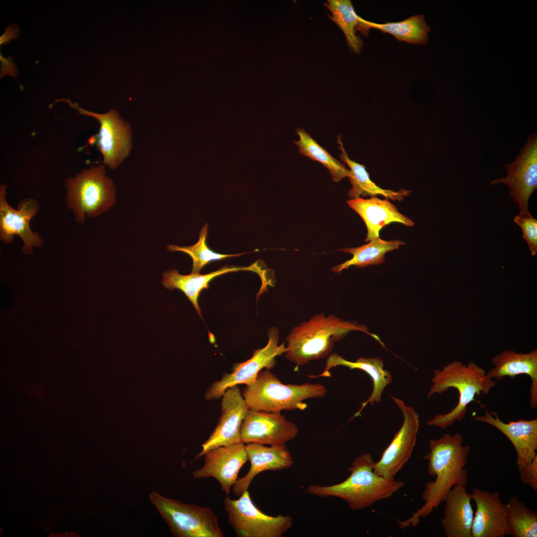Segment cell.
<instances>
[{"label":"cell","instance_id":"obj_1","mask_svg":"<svg viewBox=\"0 0 537 537\" xmlns=\"http://www.w3.org/2000/svg\"><path fill=\"white\" fill-rule=\"evenodd\" d=\"M459 433H447L438 439L429 441V452L423 456L428 461L429 475L434 481L426 483L422 494L423 505L403 521H398L400 528L416 527L422 518L430 515L445 501L451 488L457 485L466 486L468 475L465 466L471 450L463 445Z\"/></svg>","mask_w":537,"mask_h":537},{"label":"cell","instance_id":"obj_2","mask_svg":"<svg viewBox=\"0 0 537 537\" xmlns=\"http://www.w3.org/2000/svg\"><path fill=\"white\" fill-rule=\"evenodd\" d=\"M375 462L368 452L356 457L350 467V476L343 482L329 486H309L306 492L321 498L335 497L345 501L356 511L370 507L376 502L391 497L405 482L376 474Z\"/></svg>","mask_w":537,"mask_h":537},{"label":"cell","instance_id":"obj_3","mask_svg":"<svg viewBox=\"0 0 537 537\" xmlns=\"http://www.w3.org/2000/svg\"><path fill=\"white\" fill-rule=\"evenodd\" d=\"M352 331L369 334L383 345L377 336L368 332L365 326L343 320L333 314L325 316L321 313L292 329L286 338L287 350L284 356L298 366L324 358L332 351L335 342Z\"/></svg>","mask_w":537,"mask_h":537},{"label":"cell","instance_id":"obj_4","mask_svg":"<svg viewBox=\"0 0 537 537\" xmlns=\"http://www.w3.org/2000/svg\"><path fill=\"white\" fill-rule=\"evenodd\" d=\"M432 385L427 394L429 398L435 394H441L449 388H454L459 393L457 405L446 414H438L427 422L430 426L442 429L459 422L464 417L468 405L475 397L481 394L487 395L496 382L486 374L484 369L475 362L470 361L465 364L460 361L454 360L434 370Z\"/></svg>","mask_w":537,"mask_h":537},{"label":"cell","instance_id":"obj_5","mask_svg":"<svg viewBox=\"0 0 537 537\" xmlns=\"http://www.w3.org/2000/svg\"><path fill=\"white\" fill-rule=\"evenodd\" d=\"M65 203L77 223L86 217H97L109 210L116 201L113 181L106 175L104 164L92 166L65 181Z\"/></svg>","mask_w":537,"mask_h":537},{"label":"cell","instance_id":"obj_6","mask_svg":"<svg viewBox=\"0 0 537 537\" xmlns=\"http://www.w3.org/2000/svg\"><path fill=\"white\" fill-rule=\"evenodd\" d=\"M326 388L319 383L284 384L268 369L261 370L255 382L241 392L249 409L276 412L303 410L305 400L325 396Z\"/></svg>","mask_w":537,"mask_h":537},{"label":"cell","instance_id":"obj_7","mask_svg":"<svg viewBox=\"0 0 537 537\" xmlns=\"http://www.w3.org/2000/svg\"><path fill=\"white\" fill-rule=\"evenodd\" d=\"M149 497L174 537H224L211 508L168 498L155 491Z\"/></svg>","mask_w":537,"mask_h":537},{"label":"cell","instance_id":"obj_8","mask_svg":"<svg viewBox=\"0 0 537 537\" xmlns=\"http://www.w3.org/2000/svg\"><path fill=\"white\" fill-rule=\"evenodd\" d=\"M228 521L238 537H281L292 527L290 515L271 516L264 513L245 491L236 500L224 499Z\"/></svg>","mask_w":537,"mask_h":537},{"label":"cell","instance_id":"obj_9","mask_svg":"<svg viewBox=\"0 0 537 537\" xmlns=\"http://www.w3.org/2000/svg\"><path fill=\"white\" fill-rule=\"evenodd\" d=\"M68 103L79 111L78 114L90 116L100 123L95 142L103 158V164L111 170L118 168L129 155L132 147V133L129 124L124 120L119 113L111 109L103 114L89 111L73 103L69 99L55 100Z\"/></svg>","mask_w":537,"mask_h":537},{"label":"cell","instance_id":"obj_10","mask_svg":"<svg viewBox=\"0 0 537 537\" xmlns=\"http://www.w3.org/2000/svg\"><path fill=\"white\" fill-rule=\"evenodd\" d=\"M268 343L265 347L255 350L252 358L235 364L232 372L224 374L220 380L213 383L205 393V400L218 399L228 388L235 385H252L263 368L269 370L273 367L275 358L284 354L287 348L284 343L278 345L279 332L276 327L268 330Z\"/></svg>","mask_w":537,"mask_h":537},{"label":"cell","instance_id":"obj_11","mask_svg":"<svg viewBox=\"0 0 537 537\" xmlns=\"http://www.w3.org/2000/svg\"><path fill=\"white\" fill-rule=\"evenodd\" d=\"M7 185L0 186V240L5 244L11 243L15 236H18L23 242L22 252L29 255L33 248L42 247L44 240L38 232L33 231L30 226L32 218L39 210L37 201L32 198H24L13 209L7 201Z\"/></svg>","mask_w":537,"mask_h":537},{"label":"cell","instance_id":"obj_12","mask_svg":"<svg viewBox=\"0 0 537 537\" xmlns=\"http://www.w3.org/2000/svg\"><path fill=\"white\" fill-rule=\"evenodd\" d=\"M506 176L493 179L490 185L504 184L520 212L529 210L530 196L537 188V134H530L514 160L505 165Z\"/></svg>","mask_w":537,"mask_h":537},{"label":"cell","instance_id":"obj_13","mask_svg":"<svg viewBox=\"0 0 537 537\" xmlns=\"http://www.w3.org/2000/svg\"><path fill=\"white\" fill-rule=\"evenodd\" d=\"M391 397L402 412L403 422L379 460L374 463L373 470L379 476L394 479L412 455L419 430L420 419L412 406L406 405L400 399Z\"/></svg>","mask_w":537,"mask_h":537},{"label":"cell","instance_id":"obj_14","mask_svg":"<svg viewBox=\"0 0 537 537\" xmlns=\"http://www.w3.org/2000/svg\"><path fill=\"white\" fill-rule=\"evenodd\" d=\"M299 430L280 412L249 409L243 422L241 439L244 444L282 445L294 439Z\"/></svg>","mask_w":537,"mask_h":537},{"label":"cell","instance_id":"obj_15","mask_svg":"<svg viewBox=\"0 0 537 537\" xmlns=\"http://www.w3.org/2000/svg\"><path fill=\"white\" fill-rule=\"evenodd\" d=\"M221 397V414L218 423L193 460L214 448L242 443L241 429L249 408L238 385L228 388Z\"/></svg>","mask_w":537,"mask_h":537},{"label":"cell","instance_id":"obj_16","mask_svg":"<svg viewBox=\"0 0 537 537\" xmlns=\"http://www.w3.org/2000/svg\"><path fill=\"white\" fill-rule=\"evenodd\" d=\"M204 456V464L194 471L196 479L213 477L219 483L221 490L229 496L233 484L237 480L239 472L248 460L245 445L240 443L220 446L210 449Z\"/></svg>","mask_w":537,"mask_h":537},{"label":"cell","instance_id":"obj_17","mask_svg":"<svg viewBox=\"0 0 537 537\" xmlns=\"http://www.w3.org/2000/svg\"><path fill=\"white\" fill-rule=\"evenodd\" d=\"M476 506L471 537H503L508 536L507 503L502 502L498 492L475 488L472 493Z\"/></svg>","mask_w":537,"mask_h":537},{"label":"cell","instance_id":"obj_18","mask_svg":"<svg viewBox=\"0 0 537 537\" xmlns=\"http://www.w3.org/2000/svg\"><path fill=\"white\" fill-rule=\"evenodd\" d=\"M474 419L494 427L510 440L516 452L518 471L537 455V419L505 423L496 412L486 411L483 415L477 416Z\"/></svg>","mask_w":537,"mask_h":537},{"label":"cell","instance_id":"obj_19","mask_svg":"<svg viewBox=\"0 0 537 537\" xmlns=\"http://www.w3.org/2000/svg\"><path fill=\"white\" fill-rule=\"evenodd\" d=\"M250 467L247 473L238 478L232 489L240 496L247 490L254 478L260 473L267 471H278L287 469L293 464L292 456L285 445L266 446L257 444L245 445Z\"/></svg>","mask_w":537,"mask_h":537},{"label":"cell","instance_id":"obj_20","mask_svg":"<svg viewBox=\"0 0 537 537\" xmlns=\"http://www.w3.org/2000/svg\"><path fill=\"white\" fill-rule=\"evenodd\" d=\"M350 207L357 212L364 221L367 230L365 242L379 237L381 229L391 223L397 222L413 226L414 222L400 213L388 199L376 196L364 199L359 197L347 201Z\"/></svg>","mask_w":537,"mask_h":537},{"label":"cell","instance_id":"obj_21","mask_svg":"<svg viewBox=\"0 0 537 537\" xmlns=\"http://www.w3.org/2000/svg\"><path fill=\"white\" fill-rule=\"evenodd\" d=\"M493 367L486 372L491 379L497 381L506 376L512 379L517 375L530 376L531 384L529 389L530 407H537V350L528 353H518L512 350H504L492 359Z\"/></svg>","mask_w":537,"mask_h":537},{"label":"cell","instance_id":"obj_22","mask_svg":"<svg viewBox=\"0 0 537 537\" xmlns=\"http://www.w3.org/2000/svg\"><path fill=\"white\" fill-rule=\"evenodd\" d=\"M472 494L466 486H453L445 500L441 525L446 537H471L473 511Z\"/></svg>","mask_w":537,"mask_h":537},{"label":"cell","instance_id":"obj_23","mask_svg":"<svg viewBox=\"0 0 537 537\" xmlns=\"http://www.w3.org/2000/svg\"><path fill=\"white\" fill-rule=\"evenodd\" d=\"M256 264L244 267L225 266L205 274L191 273L183 275L177 269H172L163 273L162 282L163 286L168 289H178L183 292L201 317L198 299L200 292L208 287V283L211 280L225 273L241 270L254 271L258 273L262 278L264 277L262 270Z\"/></svg>","mask_w":537,"mask_h":537},{"label":"cell","instance_id":"obj_24","mask_svg":"<svg viewBox=\"0 0 537 537\" xmlns=\"http://www.w3.org/2000/svg\"><path fill=\"white\" fill-rule=\"evenodd\" d=\"M340 365L348 367L351 369L361 370L366 372L373 381V387L370 397L367 400L361 403L360 408L355 413L353 418L359 416L362 410L367 404L373 405L375 403H380L384 388L392 380V377L390 372L384 368V362L381 358L378 357L369 358H359L356 361H351L344 359L336 353H333L327 358L324 371L320 376H329L330 374L329 370L332 367Z\"/></svg>","mask_w":537,"mask_h":537},{"label":"cell","instance_id":"obj_25","mask_svg":"<svg viewBox=\"0 0 537 537\" xmlns=\"http://www.w3.org/2000/svg\"><path fill=\"white\" fill-rule=\"evenodd\" d=\"M338 142L341 151L340 159L350 168L351 174L348 178L352 187L348 191V195L351 199L379 195L386 199L401 201L410 193L411 191L407 189L393 191L383 189L377 185L370 179L364 165L349 158L340 137H338Z\"/></svg>","mask_w":537,"mask_h":537},{"label":"cell","instance_id":"obj_26","mask_svg":"<svg viewBox=\"0 0 537 537\" xmlns=\"http://www.w3.org/2000/svg\"><path fill=\"white\" fill-rule=\"evenodd\" d=\"M325 5L332 13L330 18L345 34L350 50L359 54L363 43L356 31L360 30L362 34L368 35L369 29L364 19L356 13L350 0H328Z\"/></svg>","mask_w":537,"mask_h":537},{"label":"cell","instance_id":"obj_27","mask_svg":"<svg viewBox=\"0 0 537 537\" xmlns=\"http://www.w3.org/2000/svg\"><path fill=\"white\" fill-rule=\"evenodd\" d=\"M404 244L405 242L401 240L385 241L378 237L360 247L342 249L341 251L352 254L353 257L333 267L332 270L340 272L351 266L364 268L384 263L386 253L397 249Z\"/></svg>","mask_w":537,"mask_h":537},{"label":"cell","instance_id":"obj_28","mask_svg":"<svg viewBox=\"0 0 537 537\" xmlns=\"http://www.w3.org/2000/svg\"><path fill=\"white\" fill-rule=\"evenodd\" d=\"M366 27L378 29L391 34L398 41L408 43L426 44L431 28L426 23L424 16L415 15L399 22L377 23L364 20Z\"/></svg>","mask_w":537,"mask_h":537},{"label":"cell","instance_id":"obj_29","mask_svg":"<svg viewBox=\"0 0 537 537\" xmlns=\"http://www.w3.org/2000/svg\"><path fill=\"white\" fill-rule=\"evenodd\" d=\"M296 133L299 139L293 143L298 147L299 152L309 159L322 164L329 171L333 181L339 182L350 176V170L318 144L303 128H298Z\"/></svg>","mask_w":537,"mask_h":537},{"label":"cell","instance_id":"obj_30","mask_svg":"<svg viewBox=\"0 0 537 537\" xmlns=\"http://www.w3.org/2000/svg\"><path fill=\"white\" fill-rule=\"evenodd\" d=\"M508 536L513 537H537V514L516 494L507 503Z\"/></svg>","mask_w":537,"mask_h":537},{"label":"cell","instance_id":"obj_31","mask_svg":"<svg viewBox=\"0 0 537 537\" xmlns=\"http://www.w3.org/2000/svg\"><path fill=\"white\" fill-rule=\"evenodd\" d=\"M208 224H205L199 233V239L196 244L189 246H179L170 245L167 249L171 252H182L189 255L192 260L191 273H199L200 270L209 263L224 259L239 257L244 253L226 255L217 253L210 249L206 244L208 234Z\"/></svg>","mask_w":537,"mask_h":537},{"label":"cell","instance_id":"obj_32","mask_svg":"<svg viewBox=\"0 0 537 537\" xmlns=\"http://www.w3.org/2000/svg\"><path fill=\"white\" fill-rule=\"evenodd\" d=\"M514 222L521 228L522 237L527 243L531 254L535 256L537 253V220L529 211L520 212L515 216Z\"/></svg>","mask_w":537,"mask_h":537},{"label":"cell","instance_id":"obj_33","mask_svg":"<svg viewBox=\"0 0 537 537\" xmlns=\"http://www.w3.org/2000/svg\"><path fill=\"white\" fill-rule=\"evenodd\" d=\"M520 479L523 484L528 485L534 491L537 490V455L520 470Z\"/></svg>","mask_w":537,"mask_h":537},{"label":"cell","instance_id":"obj_34","mask_svg":"<svg viewBox=\"0 0 537 537\" xmlns=\"http://www.w3.org/2000/svg\"><path fill=\"white\" fill-rule=\"evenodd\" d=\"M0 57L1 63L0 66V78L7 75L13 76L16 78L18 75V71L12 61V57H9L6 59L1 54H0Z\"/></svg>","mask_w":537,"mask_h":537},{"label":"cell","instance_id":"obj_35","mask_svg":"<svg viewBox=\"0 0 537 537\" xmlns=\"http://www.w3.org/2000/svg\"><path fill=\"white\" fill-rule=\"evenodd\" d=\"M19 35V29L15 24L9 25L0 37V44L8 45L12 39L17 38Z\"/></svg>","mask_w":537,"mask_h":537},{"label":"cell","instance_id":"obj_36","mask_svg":"<svg viewBox=\"0 0 537 537\" xmlns=\"http://www.w3.org/2000/svg\"><path fill=\"white\" fill-rule=\"evenodd\" d=\"M28 391L30 394L38 395L41 392L42 387L38 385H33L29 387Z\"/></svg>","mask_w":537,"mask_h":537}]
</instances>
